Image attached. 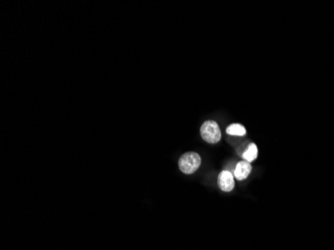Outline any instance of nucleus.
I'll return each mask as SVG.
<instances>
[{"mask_svg": "<svg viewBox=\"0 0 334 250\" xmlns=\"http://www.w3.org/2000/svg\"><path fill=\"white\" fill-rule=\"evenodd\" d=\"M201 164V158L195 152H187L178 161L179 169L185 174L194 173Z\"/></svg>", "mask_w": 334, "mask_h": 250, "instance_id": "nucleus-1", "label": "nucleus"}, {"mask_svg": "<svg viewBox=\"0 0 334 250\" xmlns=\"http://www.w3.org/2000/svg\"><path fill=\"white\" fill-rule=\"evenodd\" d=\"M200 134L203 140L211 144L217 143L221 139L220 128L215 121L204 122L200 128Z\"/></svg>", "mask_w": 334, "mask_h": 250, "instance_id": "nucleus-2", "label": "nucleus"}, {"mask_svg": "<svg viewBox=\"0 0 334 250\" xmlns=\"http://www.w3.org/2000/svg\"><path fill=\"white\" fill-rule=\"evenodd\" d=\"M218 186L224 192H230L234 188V179L230 171H221L217 178Z\"/></svg>", "mask_w": 334, "mask_h": 250, "instance_id": "nucleus-3", "label": "nucleus"}, {"mask_svg": "<svg viewBox=\"0 0 334 250\" xmlns=\"http://www.w3.org/2000/svg\"><path fill=\"white\" fill-rule=\"evenodd\" d=\"M251 170H252V166H251L250 162H247L245 160L239 161L236 164V167L234 170V176L238 180H244L248 177Z\"/></svg>", "mask_w": 334, "mask_h": 250, "instance_id": "nucleus-4", "label": "nucleus"}, {"mask_svg": "<svg viewBox=\"0 0 334 250\" xmlns=\"http://www.w3.org/2000/svg\"><path fill=\"white\" fill-rule=\"evenodd\" d=\"M257 154H258L257 146L254 143H251V144H249L247 150L243 153L242 157L245 161L252 162L257 158Z\"/></svg>", "mask_w": 334, "mask_h": 250, "instance_id": "nucleus-5", "label": "nucleus"}, {"mask_svg": "<svg viewBox=\"0 0 334 250\" xmlns=\"http://www.w3.org/2000/svg\"><path fill=\"white\" fill-rule=\"evenodd\" d=\"M227 134L229 135H236V136H243L246 133V129L240 124H232L227 127L226 129Z\"/></svg>", "mask_w": 334, "mask_h": 250, "instance_id": "nucleus-6", "label": "nucleus"}]
</instances>
